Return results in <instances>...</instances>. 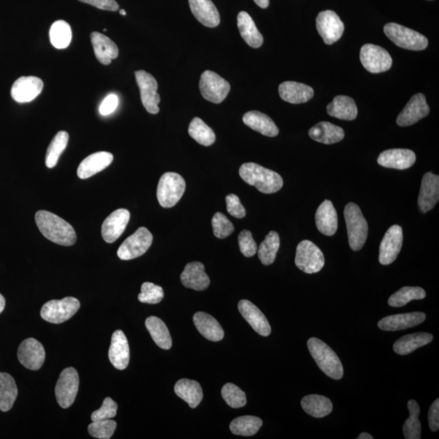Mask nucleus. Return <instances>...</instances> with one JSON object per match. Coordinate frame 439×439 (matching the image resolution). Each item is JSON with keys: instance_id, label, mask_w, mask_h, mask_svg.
<instances>
[{"instance_id": "nucleus-1", "label": "nucleus", "mask_w": 439, "mask_h": 439, "mask_svg": "<svg viewBox=\"0 0 439 439\" xmlns=\"http://www.w3.org/2000/svg\"><path fill=\"white\" fill-rule=\"evenodd\" d=\"M35 222L42 235L56 245L69 247L77 241L73 226L54 213L41 210L35 214Z\"/></svg>"}, {"instance_id": "nucleus-2", "label": "nucleus", "mask_w": 439, "mask_h": 439, "mask_svg": "<svg viewBox=\"0 0 439 439\" xmlns=\"http://www.w3.org/2000/svg\"><path fill=\"white\" fill-rule=\"evenodd\" d=\"M240 175L245 183L264 194L278 192L283 185V179L278 173L255 163L243 164Z\"/></svg>"}, {"instance_id": "nucleus-3", "label": "nucleus", "mask_w": 439, "mask_h": 439, "mask_svg": "<svg viewBox=\"0 0 439 439\" xmlns=\"http://www.w3.org/2000/svg\"><path fill=\"white\" fill-rule=\"evenodd\" d=\"M308 347L310 354L324 374L335 380H340L342 378V362L331 347L319 338H311L308 341Z\"/></svg>"}, {"instance_id": "nucleus-4", "label": "nucleus", "mask_w": 439, "mask_h": 439, "mask_svg": "<svg viewBox=\"0 0 439 439\" xmlns=\"http://www.w3.org/2000/svg\"><path fill=\"white\" fill-rule=\"evenodd\" d=\"M348 241L353 251L361 249L368 237L369 226L361 210L354 203L347 204L345 209Z\"/></svg>"}, {"instance_id": "nucleus-5", "label": "nucleus", "mask_w": 439, "mask_h": 439, "mask_svg": "<svg viewBox=\"0 0 439 439\" xmlns=\"http://www.w3.org/2000/svg\"><path fill=\"white\" fill-rule=\"evenodd\" d=\"M384 32L395 45L404 49L422 51L428 47L429 42L426 37L399 24H386Z\"/></svg>"}, {"instance_id": "nucleus-6", "label": "nucleus", "mask_w": 439, "mask_h": 439, "mask_svg": "<svg viewBox=\"0 0 439 439\" xmlns=\"http://www.w3.org/2000/svg\"><path fill=\"white\" fill-rule=\"evenodd\" d=\"M185 181L176 173L162 175L157 188V199L161 207L169 208L175 206L185 192Z\"/></svg>"}, {"instance_id": "nucleus-7", "label": "nucleus", "mask_w": 439, "mask_h": 439, "mask_svg": "<svg viewBox=\"0 0 439 439\" xmlns=\"http://www.w3.org/2000/svg\"><path fill=\"white\" fill-rule=\"evenodd\" d=\"M79 308V300L74 297L51 300L42 306L41 317L47 322L60 324L74 317Z\"/></svg>"}, {"instance_id": "nucleus-8", "label": "nucleus", "mask_w": 439, "mask_h": 439, "mask_svg": "<svg viewBox=\"0 0 439 439\" xmlns=\"http://www.w3.org/2000/svg\"><path fill=\"white\" fill-rule=\"evenodd\" d=\"M295 265L304 273H318L324 265V257L320 248L309 240L299 243L295 256Z\"/></svg>"}, {"instance_id": "nucleus-9", "label": "nucleus", "mask_w": 439, "mask_h": 439, "mask_svg": "<svg viewBox=\"0 0 439 439\" xmlns=\"http://www.w3.org/2000/svg\"><path fill=\"white\" fill-rule=\"evenodd\" d=\"M154 236L145 227H140L132 235L127 238L117 251L119 258L130 260L145 254L151 246Z\"/></svg>"}, {"instance_id": "nucleus-10", "label": "nucleus", "mask_w": 439, "mask_h": 439, "mask_svg": "<svg viewBox=\"0 0 439 439\" xmlns=\"http://www.w3.org/2000/svg\"><path fill=\"white\" fill-rule=\"evenodd\" d=\"M199 90L208 101L220 103L224 101L231 92V85L226 80L213 71L204 72L199 81Z\"/></svg>"}, {"instance_id": "nucleus-11", "label": "nucleus", "mask_w": 439, "mask_h": 439, "mask_svg": "<svg viewBox=\"0 0 439 439\" xmlns=\"http://www.w3.org/2000/svg\"><path fill=\"white\" fill-rule=\"evenodd\" d=\"M79 376L77 370L67 368L61 372L55 388L57 402L63 408H68L74 404L78 392Z\"/></svg>"}, {"instance_id": "nucleus-12", "label": "nucleus", "mask_w": 439, "mask_h": 439, "mask_svg": "<svg viewBox=\"0 0 439 439\" xmlns=\"http://www.w3.org/2000/svg\"><path fill=\"white\" fill-rule=\"evenodd\" d=\"M360 58L363 66L372 74L388 71L392 66L389 52L379 46L365 44L361 47Z\"/></svg>"}, {"instance_id": "nucleus-13", "label": "nucleus", "mask_w": 439, "mask_h": 439, "mask_svg": "<svg viewBox=\"0 0 439 439\" xmlns=\"http://www.w3.org/2000/svg\"><path fill=\"white\" fill-rule=\"evenodd\" d=\"M135 78L138 88L140 90L143 106L151 114L158 113L160 112V97L157 93L158 83H157L156 78L144 70L136 71Z\"/></svg>"}, {"instance_id": "nucleus-14", "label": "nucleus", "mask_w": 439, "mask_h": 439, "mask_svg": "<svg viewBox=\"0 0 439 439\" xmlns=\"http://www.w3.org/2000/svg\"><path fill=\"white\" fill-rule=\"evenodd\" d=\"M317 28L324 44L331 45L341 39L345 27L336 13L326 10L318 14Z\"/></svg>"}, {"instance_id": "nucleus-15", "label": "nucleus", "mask_w": 439, "mask_h": 439, "mask_svg": "<svg viewBox=\"0 0 439 439\" xmlns=\"http://www.w3.org/2000/svg\"><path fill=\"white\" fill-rule=\"evenodd\" d=\"M403 230L398 225L391 226L383 237L379 248V262L388 265L397 258L403 245Z\"/></svg>"}, {"instance_id": "nucleus-16", "label": "nucleus", "mask_w": 439, "mask_h": 439, "mask_svg": "<svg viewBox=\"0 0 439 439\" xmlns=\"http://www.w3.org/2000/svg\"><path fill=\"white\" fill-rule=\"evenodd\" d=\"M18 360L21 364L31 370H39L45 361V350L41 343L35 338H27L19 346Z\"/></svg>"}, {"instance_id": "nucleus-17", "label": "nucleus", "mask_w": 439, "mask_h": 439, "mask_svg": "<svg viewBox=\"0 0 439 439\" xmlns=\"http://www.w3.org/2000/svg\"><path fill=\"white\" fill-rule=\"evenodd\" d=\"M44 84L40 78L28 76L18 78L11 89L12 98L19 103L32 102L42 93Z\"/></svg>"}, {"instance_id": "nucleus-18", "label": "nucleus", "mask_w": 439, "mask_h": 439, "mask_svg": "<svg viewBox=\"0 0 439 439\" xmlns=\"http://www.w3.org/2000/svg\"><path fill=\"white\" fill-rule=\"evenodd\" d=\"M429 113V107L426 103V97L423 94H417L413 95L403 111L399 113L396 122L399 126H412L427 117Z\"/></svg>"}, {"instance_id": "nucleus-19", "label": "nucleus", "mask_w": 439, "mask_h": 439, "mask_svg": "<svg viewBox=\"0 0 439 439\" xmlns=\"http://www.w3.org/2000/svg\"><path fill=\"white\" fill-rule=\"evenodd\" d=\"M131 213L127 209L116 210L104 220L102 225V236L105 242L113 243L118 240L125 231L130 222Z\"/></svg>"}, {"instance_id": "nucleus-20", "label": "nucleus", "mask_w": 439, "mask_h": 439, "mask_svg": "<svg viewBox=\"0 0 439 439\" xmlns=\"http://www.w3.org/2000/svg\"><path fill=\"white\" fill-rule=\"evenodd\" d=\"M439 199V176L432 173L424 175L418 197V206L423 213L431 211Z\"/></svg>"}, {"instance_id": "nucleus-21", "label": "nucleus", "mask_w": 439, "mask_h": 439, "mask_svg": "<svg viewBox=\"0 0 439 439\" xmlns=\"http://www.w3.org/2000/svg\"><path fill=\"white\" fill-rule=\"evenodd\" d=\"M426 317V314L422 312L396 314L381 319L378 326L384 331H403L423 323Z\"/></svg>"}, {"instance_id": "nucleus-22", "label": "nucleus", "mask_w": 439, "mask_h": 439, "mask_svg": "<svg viewBox=\"0 0 439 439\" xmlns=\"http://www.w3.org/2000/svg\"><path fill=\"white\" fill-rule=\"evenodd\" d=\"M238 310L243 318L260 336L267 337L271 333V327L268 320L263 313L248 300L242 299L238 303Z\"/></svg>"}, {"instance_id": "nucleus-23", "label": "nucleus", "mask_w": 439, "mask_h": 439, "mask_svg": "<svg viewBox=\"0 0 439 439\" xmlns=\"http://www.w3.org/2000/svg\"><path fill=\"white\" fill-rule=\"evenodd\" d=\"M108 358L117 370H124L127 368L130 362V347L123 331H117L113 333Z\"/></svg>"}, {"instance_id": "nucleus-24", "label": "nucleus", "mask_w": 439, "mask_h": 439, "mask_svg": "<svg viewBox=\"0 0 439 439\" xmlns=\"http://www.w3.org/2000/svg\"><path fill=\"white\" fill-rule=\"evenodd\" d=\"M416 160V154L411 150L390 149L381 152L378 163L385 168L404 170L412 167Z\"/></svg>"}, {"instance_id": "nucleus-25", "label": "nucleus", "mask_w": 439, "mask_h": 439, "mask_svg": "<svg viewBox=\"0 0 439 439\" xmlns=\"http://www.w3.org/2000/svg\"><path fill=\"white\" fill-rule=\"evenodd\" d=\"M113 155L108 151H99L90 155L78 166L77 174L81 179H88L104 170L112 164Z\"/></svg>"}, {"instance_id": "nucleus-26", "label": "nucleus", "mask_w": 439, "mask_h": 439, "mask_svg": "<svg viewBox=\"0 0 439 439\" xmlns=\"http://www.w3.org/2000/svg\"><path fill=\"white\" fill-rule=\"evenodd\" d=\"M90 40L93 46L94 56L99 63L103 65L111 64L113 60L117 58L119 50L117 44L108 37L99 32L90 33Z\"/></svg>"}, {"instance_id": "nucleus-27", "label": "nucleus", "mask_w": 439, "mask_h": 439, "mask_svg": "<svg viewBox=\"0 0 439 439\" xmlns=\"http://www.w3.org/2000/svg\"><path fill=\"white\" fill-rule=\"evenodd\" d=\"M181 283L185 288L194 290H206L210 285V279L205 273L204 265L200 262H192L185 265L181 274Z\"/></svg>"}, {"instance_id": "nucleus-28", "label": "nucleus", "mask_w": 439, "mask_h": 439, "mask_svg": "<svg viewBox=\"0 0 439 439\" xmlns=\"http://www.w3.org/2000/svg\"><path fill=\"white\" fill-rule=\"evenodd\" d=\"M189 4L194 16L202 25L210 28L219 25L221 17L212 0H189Z\"/></svg>"}, {"instance_id": "nucleus-29", "label": "nucleus", "mask_w": 439, "mask_h": 439, "mask_svg": "<svg viewBox=\"0 0 439 439\" xmlns=\"http://www.w3.org/2000/svg\"><path fill=\"white\" fill-rule=\"evenodd\" d=\"M316 225L318 231L326 236L336 235L338 230V214L333 204L329 200L320 205L317 210Z\"/></svg>"}, {"instance_id": "nucleus-30", "label": "nucleus", "mask_w": 439, "mask_h": 439, "mask_svg": "<svg viewBox=\"0 0 439 439\" xmlns=\"http://www.w3.org/2000/svg\"><path fill=\"white\" fill-rule=\"evenodd\" d=\"M280 97L290 103H303L313 99L314 90L308 85L297 82H284L279 85Z\"/></svg>"}, {"instance_id": "nucleus-31", "label": "nucleus", "mask_w": 439, "mask_h": 439, "mask_svg": "<svg viewBox=\"0 0 439 439\" xmlns=\"http://www.w3.org/2000/svg\"><path fill=\"white\" fill-rule=\"evenodd\" d=\"M193 322L198 331L207 340L213 342L223 340V329L211 315L203 312L197 313L194 315Z\"/></svg>"}, {"instance_id": "nucleus-32", "label": "nucleus", "mask_w": 439, "mask_h": 439, "mask_svg": "<svg viewBox=\"0 0 439 439\" xmlns=\"http://www.w3.org/2000/svg\"><path fill=\"white\" fill-rule=\"evenodd\" d=\"M309 136L313 140L324 143V144H333L345 138V131L340 126L327 122L317 124L309 131Z\"/></svg>"}, {"instance_id": "nucleus-33", "label": "nucleus", "mask_w": 439, "mask_h": 439, "mask_svg": "<svg viewBox=\"0 0 439 439\" xmlns=\"http://www.w3.org/2000/svg\"><path fill=\"white\" fill-rule=\"evenodd\" d=\"M243 122L248 127L265 136L276 137L279 133L278 126L266 114L258 111H251L245 114Z\"/></svg>"}, {"instance_id": "nucleus-34", "label": "nucleus", "mask_w": 439, "mask_h": 439, "mask_svg": "<svg viewBox=\"0 0 439 439\" xmlns=\"http://www.w3.org/2000/svg\"><path fill=\"white\" fill-rule=\"evenodd\" d=\"M329 116L340 119V120H355L358 109L354 99L345 95H338L327 106Z\"/></svg>"}, {"instance_id": "nucleus-35", "label": "nucleus", "mask_w": 439, "mask_h": 439, "mask_svg": "<svg viewBox=\"0 0 439 439\" xmlns=\"http://www.w3.org/2000/svg\"><path fill=\"white\" fill-rule=\"evenodd\" d=\"M238 27L243 40L253 49H258L263 44L264 38L249 14L246 12L238 13Z\"/></svg>"}, {"instance_id": "nucleus-36", "label": "nucleus", "mask_w": 439, "mask_h": 439, "mask_svg": "<svg viewBox=\"0 0 439 439\" xmlns=\"http://www.w3.org/2000/svg\"><path fill=\"white\" fill-rule=\"evenodd\" d=\"M174 391L192 408H197L203 399V390L197 381L181 379L176 383Z\"/></svg>"}, {"instance_id": "nucleus-37", "label": "nucleus", "mask_w": 439, "mask_h": 439, "mask_svg": "<svg viewBox=\"0 0 439 439\" xmlns=\"http://www.w3.org/2000/svg\"><path fill=\"white\" fill-rule=\"evenodd\" d=\"M304 412L315 418H322L331 414L333 410L331 400L323 395H309L301 400Z\"/></svg>"}, {"instance_id": "nucleus-38", "label": "nucleus", "mask_w": 439, "mask_h": 439, "mask_svg": "<svg viewBox=\"0 0 439 439\" xmlns=\"http://www.w3.org/2000/svg\"><path fill=\"white\" fill-rule=\"evenodd\" d=\"M433 336L428 333H415L400 338L394 345V351L401 356L410 354L417 348L429 345L433 341Z\"/></svg>"}, {"instance_id": "nucleus-39", "label": "nucleus", "mask_w": 439, "mask_h": 439, "mask_svg": "<svg viewBox=\"0 0 439 439\" xmlns=\"http://www.w3.org/2000/svg\"><path fill=\"white\" fill-rule=\"evenodd\" d=\"M17 394V386L13 376L0 373V411H9L15 403Z\"/></svg>"}, {"instance_id": "nucleus-40", "label": "nucleus", "mask_w": 439, "mask_h": 439, "mask_svg": "<svg viewBox=\"0 0 439 439\" xmlns=\"http://www.w3.org/2000/svg\"><path fill=\"white\" fill-rule=\"evenodd\" d=\"M146 327L157 346L164 350L170 349L172 338L163 321L156 317H150L146 320Z\"/></svg>"}, {"instance_id": "nucleus-41", "label": "nucleus", "mask_w": 439, "mask_h": 439, "mask_svg": "<svg viewBox=\"0 0 439 439\" xmlns=\"http://www.w3.org/2000/svg\"><path fill=\"white\" fill-rule=\"evenodd\" d=\"M280 247V237L275 231H270L261 242L259 249H257L259 259L264 265L274 263Z\"/></svg>"}, {"instance_id": "nucleus-42", "label": "nucleus", "mask_w": 439, "mask_h": 439, "mask_svg": "<svg viewBox=\"0 0 439 439\" xmlns=\"http://www.w3.org/2000/svg\"><path fill=\"white\" fill-rule=\"evenodd\" d=\"M409 417L404 424L403 432L406 439H420L422 438V423L420 422V407L415 400H409L408 403Z\"/></svg>"}, {"instance_id": "nucleus-43", "label": "nucleus", "mask_w": 439, "mask_h": 439, "mask_svg": "<svg viewBox=\"0 0 439 439\" xmlns=\"http://www.w3.org/2000/svg\"><path fill=\"white\" fill-rule=\"evenodd\" d=\"M69 140V135L66 131H60L56 133L47 151L45 162L47 168H54L58 163L60 156L68 146Z\"/></svg>"}, {"instance_id": "nucleus-44", "label": "nucleus", "mask_w": 439, "mask_h": 439, "mask_svg": "<svg viewBox=\"0 0 439 439\" xmlns=\"http://www.w3.org/2000/svg\"><path fill=\"white\" fill-rule=\"evenodd\" d=\"M50 41L56 49H65L72 41V30L68 22L56 21L52 24L49 31Z\"/></svg>"}, {"instance_id": "nucleus-45", "label": "nucleus", "mask_w": 439, "mask_h": 439, "mask_svg": "<svg viewBox=\"0 0 439 439\" xmlns=\"http://www.w3.org/2000/svg\"><path fill=\"white\" fill-rule=\"evenodd\" d=\"M263 424L262 420L257 417L243 416L237 417L231 423V431L240 436H254Z\"/></svg>"}, {"instance_id": "nucleus-46", "label": "nucleus", "mask_w": 439, "mask_h": 439, "mask_svg": "<svg viewBox=\"0 0 439 439\" xmlns=\"http://www.w3.org/2000/svg\"><path fill=\"white\" fill-rule=\"evenodd\" d=\"M426 293L424 289L421 288H413V286H405L398 291H396L389 298L388 304L390 306L394 308H400L405 306L412 300H420L426 298Z\"/></svg>"}, {"instance_id": "nucleus-47", "label": "nucleus", "mask_w": 439, "mask_h": 439, "mask_svg": "<svg viewBox=\"0 0 439 439\" xmlns=\"http://www.w3.org/2000/svg\"><path fill=\"white\" fill-rule=\"evenodd\" d=\"M189 135L203 146H211L216 141L215 133L201 119L195 117L189 126Z\"/></svg>"}, {"instance_id": "nucleus-48", "label": "nucleus", "mask_w": 439, "mask_h": 439, "mask_svg": "<svg viewBox=\"0 0 439 439\" xmlns=\"http://www.w3.org/2000/svg\"><path fill=\"white\" fill-rule=\"evenodd\" d=\"M222 395L229 406L233 408L245 407L247 404L246 394L232 383H227L223 386Z\"/></svg>"}, {"instance_id": "nucleus-49", "label": "nucleus", "mask_w": 439, "mask_h": 439, "mask_svg": "<svg viewBox=\"0 0 439 439\" xmlns=\"http://www.w3.org/2000/svg\"><path fill=\"white\" fill-rule=\"evenodd\" d=\"M117 428V422L111 419L92 422L89 424L88 432L92 437L99 439H109L113 436Z\"/></svg>"}, {"instance_id": "nucleus-50", "label": "nucleus", "mask_w": 439, "mask_h": 439, "mask_svg": "<svg viewBox=\"0 0 439 439\" xmlns=\"http://www.w3.org/2000/svg\"><path fill=\"white\" fill-rule=\"evenodd\" d=\"M163 298L164 290L161 286L151 283H144L142 285L141 293L138 295V300L141 303L159 304Z\"/></svg>"}, {"instance_id": "nucleus-51", "label": "nucleus", "mask_w": 439, "mask_h": 439, "mask_svg": "<svg viewBox=\"0 0 439 439\" xmlns=\"http://www.w3.org/2000/svg\"><path fill=\"white\" fill-rule=\"evenodd\" d=\"M212 225L214 235L221 238V240L230 236L235 231V227H233L230 220L222 213H217L214 215L212 220Z\"/></svg>"}, {"instance_id": "nucleus-52", "label": "nucleus", "mask_w": 439, "mask_h": 439, "mask_svg": "<svg viewBox=\"0 0 439 439\" xmlns=\"http://www.w3.org/2000/svg\"><path fill=\"white\" fill-rule=\"evenodd\" d=\"M117 404L111 398L107 397L103 400L101 408L92 414V421H103V420L112 419L116 417Z\"/></svg>"}, {"instance_id": "nucleus-53", "label": "nucleus", "mask_w": 439, "mask_h": 439, "mask_svg": "<svg viewBox=\"0 0 439 439\" xmlns=\"http://www.w3.org/2000/svg\"><path fill=\"white\" fill-rule=\"evenodd\" d=\"M238 243H240V251L243 256L251 257L256 254L258 247H257L256 242L249 231H242L240 233Z\"/></svg>"}, {"instance_id": "nucleus-54", "label": "nucleus", "mask_w": 439, "mask_h": 439, "mask_svg": "<svg viewBox=\"0 0 439 439\" xmlns=\"http://www.w3.org/2000/svg\"><path fill=\"white\" fill-rule=\"evenodd\" d=\"M227 211L232 217L243 218L246 216V209L235 194L227 195L226 198Z\"/></svg>"}, {"instance_id": "nucleus-55", "label": "nucleus", "mask_w": 439, "mask_h": 439, "mask_svg": "<svg viewBox=\"0 0 439 439\" xmlns=\"http://www.w3.org/2000/svg\"><path fill=\"white\" fill-rule=\"evenodd\" d=\"M119 103V99L115 94H110L103 100L99 106V113L102 116H108L115 112Z\"/></svg>"}, {"instance_id": "nucleus-56", "label": "nucleus", "mask_w": 439, "mask_h": 439, "mask_svg": "<svg viewBox=\"0 0 439 439\" xmlns=\"http://www.w3.org/2000/svg\"><path fill=\"white\" fill-rule=\"evenodd\" d=\"M79 1L104 11L116 12L119 9L116 0H79Z\"/></svg>"}, {"instance_id": "nucleus-57", "label": "nucleus", "mask_w": 439, "mask_h": 439, "mask_svg": "<svg viewBox=\"0 0 439 439\" xmlns=\"http://www.w3.org/2000/svg\"><path fill=\"white\" fill-rule=\"evenodd\" d=\"M429 426L433 432L439 429V399H437L429 408L428 413Z\"/></svg>"}, {"instance_id": "nucleus-58", "label": "nucleus", "mask_w": 439, "mask_h": 439, "mask_svg": "<svg viewBox=\"0 0 439 439\" xmlns=\"http://www.w3.org/2000/svg\"><path fill=\"white\" fill-rule=\"evenodd\" d=\"M255 3L261 8H267L269 7L270 0H254Z\"/></svg>"}, {"instance_id": "nucleus-59", "label": "nucleus", "mask_w": 439, "mask_h": 439, "mask_svg": "<svg viewBox=\"0 0 439 439\" xmlns=\"http://www.w3.org/2000/svg\"><path fill=\"white\" fill-rule=\"evenodd\" d=\"M6 299L0 294V313H3L4 308H6Z\"/></svg>"}, {"instance_id": "nucleus-60", "label": "nucleus", "mask_w": 439, "mask_h": 439, "mask_svg": "<svg viewBox=\"0 0 439 439\" xmlns=\"http://www.w3.org/2000/svg\"><path fill=\"white\" fill-rule=\"evenodd\" d=\"M358 439H374V437L371 436V434L368 433H362L359 436L357 437Z\"/></svg>"}, {"instance_id": "nucleus-61", "label": "nucleus", "mask_w": 439, "mask_h": 439, "mask_svg": "<svg viewBox=\"0 0 439 439\" xmlns=\"http://www.w3.org/2000/svg\"><path fill=\"white\" fill-rule=\"evenodd\" d=\"M120 13L122 14V15L123 16H126V12L125 10H124V9H121L120 10Z\"/></svg>"}]
</instances>
